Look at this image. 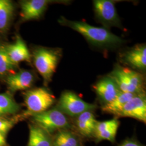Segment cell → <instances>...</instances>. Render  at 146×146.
<instances>
[{
	"mask_svg": "<svg viewBox=\"0 0 146 146\" xmlns=\"http://www.w3.org/2000/svg\"><path fill=\"white\" fill-rule=\"evenodd\" d=\"M115 4V1L111 0L93 1L95 17L106 28L111 27L122 28Z\"/></svg>",
	"mask_w": 146,
	"mask_h": 146,
	"instance_id": "cell-7",
	"label": "cell"
},
{
	"mask_svg": "<svg viewBox=\"0 0 146 146\" xmlns=\"http://www.w3.org/2000/svg\"><path fill=\"white\" fill-rule=\"evenodd\" d=\"M62 26L68 27L83 36L91 44L105 48H115L120 47L124 41L104 27L92 26L81 21H70L63 16L58 20Z\"/></svg>",
	"mask_w": 146,
	"mask_h": 146,
	"instance_id": "cell-1",
	"label": "cell"
},
{
	"mask_svg": "<svg viewBox=\"0 0 146 146\" xmlns=\"http://www.w3.org/2000/svg\"><path fill=\"white\" fill-rule=\"evenodd\" d=\"M136 95L137 94L120 92L115 99L110 103L102 105L101 107L102 111L106 113L116 116L125 104Z\"/></svg>",
	"mask_w": 146,
	"mask_h": 146,
	"instance_id": "cell-18",
	"label": "cell"
},
{
	"mask_svg": "<svg viewBox=\"0 0 146 146\" xmlns=\"http://www.w3.org/2000/svg\"><path fill=\"white\" fill-rule=\"evenodd\" d=\"M35 125L51 134L62 129H69L70 125L67 117L56 108L32 116Z\"/></svg>",
	"mask_w": 146,
	"mask_h": 146,
	"instance_id": "cell-5",
	"label": "cell"
},
{
	"mask_svg": "<svg viewBox=\"0 0 146 146\" xmlns=\"http://www.w3.org/2000/svg\"><path fill=\"white\" fill-rule=\"evenodd\" d=\"M54 2L48 0L22 1L21 3V16L25 21L36 20L41 17L49 4Z\"/></svg>",
	"mask_w": 146,
	"mask_h": 146,
	"instance_id": "cell-11",
	"label": "cell"
},
{
	"mask_svg": "<svg viewBox=\"0 0 146 146\" xmlns=\"http://www.w3.org/2000/svg\"><path fill=\"white\" fill-rule=\"evenodd\" d=\"M120 125L117 118L102 122L98 121L95 128L94 136L96 141L108 140L114 142L115 137Z\"/></svg>",
	"mask_w": 146,
	"mask_h": 146,
	"instance_id": "cell-12",
	"label": "cell"
},
{
	"mask_svg": "<svg viewBox=\"0 0 146 146\" xmlns=\"http://www.w3.org/2000/svg\"><path fill=\"white\" fill-rule=\"evenodd\" d=\"M94 89L103 105L110 103L121 92L109 75L99 80L94 85Z\"/></svg>",
	"mask_w": 146,
	"mask_h": 146,
	"instance_id": "cell-10",
	"label": "cell"
},
{
	"mask_svg": "<svg viewBox=\"0 0 146 146\" xmlns=\"http://www.w3.org/2000/svg\"><path fill=\"white\" fill-rule=\"evenodd\" d=\"M122 62L133 69L145 71L146 68V46L145 44L136 45L124 52L121 56Z\"/></svg>",
	"mask_w": 146,
	"mask_h": 146,
	"instance_id": "cell-9",
	"label": "cell"
},
{
	"mask_svg": "<svg viewBox=\"0 0 146 146\" xmlns=\"http://www.w3.org/2000/svg\"><path fill=\"white\" fill-rule=\"evenodd\" d=\"M0 146H7L5 136L0 133Z\"/></svg>",
	"mask_w": 146,
	"mask_h": 146,
	"instance_id": "cell-24",
	"label": "cell"
},
{
	"mask_svg": "<svg viewBox=\"0 0 146 146\" xmlns=\"http://www.w3.org/2000/svg\"><path fill=\"white\" fill-rule=\"evenodd\" d=\"M97 122L92 111H86L76 117L75 125L81 135L86 137H91L94 136Z\"/></svg>",
	"mask_w": 146,
	"mask_h": 146,
	"instance_id": "cell-15",
	"label": "cell"
},
{
	"mask_svg": "<svg viewBox=\"0 0 146 146\" xmlns=\"http://www.w3.org/2000/svg\"><path fill=\"white\" fill-rule=\"evenodd\" d=\"M52 141V146H82L78 136L69 129L58 131Z\"/></svg>",
	"mask_w": 146,
	"mask_h": 146,
	"instance_id": "cell-17",
	"label": "cell"
},
{
	"mask_svg": "<svg viewBox=\"0 0 146 146\" xmlns=\"http://www.w3.org/2000/svg\"><path fill=\"white\" fill-rule=\"evenodd\" d=\"M27 110L23 116H33L44 112L55 102V97L47 89L38 87L27 91L24 94Z\"/></svg>",
	"mask_w": 146,
	"mask_h": 146,
	"instance_id": "cell-4",
	"label": "cell"
},
{
	"mask_svg": "<svg viewBox=\"0 0 146 146\" xmlns=\"http://www.w3.org/2000/svg\"><path fill=\"white\" fill-rule=\"evenodd\" d=\"M15 123V120H9L0 117V133L5 136Z\"/></svg>",
	"mask_w": 146,
	"mask_h": 146,
	"instance_id": "cell-22",
	"label": "cell"
},
{
	"mask_svg": "<svg viewBox=\"0 0 146 146\" xmlns=\"http://www.w3.org/2000/svg\"><path fill=\"white\" fill-rule=\"evenodd\" d=\"M14 13V5L9 0H0V31L8 28Z\"/></svg>",
	"mask_w": 146,
	"mask_h": 146,
	"instance_id": "cell-19",
	"label": "cell"
},
{
	"mask_svg": "<svg viewBox=\"0 0 146 146\" xmlns=\"http://www.w3.org/2000/svg\"><path fill=\"white\" fill-rule=\"evenodd\" d=\"M11 61L16 65L23 61L31 62V55L26 44L20 36H17L15 42L5 46Z\"/></svg>",
	"mask_w": 146,
	"mask_h": 146,
	"instance_id": "cell-14",
	"label": "cell"
},
{
	"mask_svg": "<svg viewBox=\"0 0 146 146\" xmlns=\"http://www.w3.org/2000/svg\"><path fill=\"white\" fill-rule=\"evenodd\" d=\"M109 76L115 81L121 92L135 94L145 93V79L141 73L117 64Z\"/></svg>",
	"mask_w": 146,
	"mask_h": 146,
	"instance_id": "cell-2",
	"label": "cell"
},
{
	"mask_svg": "<svg viewBox=\"0 0 146 146\" xmlns=\"http://www.w3.org/2000/svg\"><path fill=\"white\" fill-rule=\"evenodd\" d=\"M34 81V75L27 70H21L19 72L13 73L7 78L6 82L11 92L26 90L31 88Z\"/></svg>",
	"mask_w": 146,
	"mask_h": 146,
	"instance_id": "cell-13",
	"label": "cell"
},
{
	"mask_svg": "<svg viewBox=\"0 0 146 146\" xmlns=\"http://www.w3.org/2000/svg\"><path fill=\"white\" fill-rule=\"evenodd\" d=\"M116 116L132 117L146 123V94H137L134 96L125 104Z\"/></svg>",
	"mask_w": 146,
	"mask_h": 146,
	"instance_id": "cell-8",
	"label": "cell"
},
{
	"mask_svg": "<svg viewBox=\"0 0 146 146\" xmlns=\"http://www.w3.org/2000/svg\"><path fill=\"white\" fill-rule=\"evenodd\" d=\"M61 56L62 51L59 49L39 48L33 52L34 65L46 85L51 81Z\"/></svg>",
	"mask_w": 146,
	"mask_h": 146,
	"instance_id": "cell-3",
	"label": "cell"
},
{
	"mask_svg": "<svg viewBox=\"0 0 146 146\" xmlns=\"http://www.w3.org/2000/svg\"><path fill=\"white\" fill-rule=\"evenodd\" d=\"M16 67L8 55L5 46L0 45V76L12 73Z\"/></svg>",
	"mask_w": 146,
	"mask_h": 146,
	"instance_id": "cell-21",
	"label": "cell"
},
{
	"mask_svg": "<svg viewBox=\"0 0 146 146\" xmlns=\"http://www.w3.org/2000/svg\"><path fill=\"white\" fill-rule=\"evenodd\" d=\"M119 146H143L141 145L137 141L132 140V139H127L123 141Z\"/></svg>",
	"mask_w": 146,
	"mask_h": 146,
	"instance_id": "cell-23",
	"label": "cell"
},
{
	"mask_svg": "<svg viewBox=\"0 0 146 146\" xmlns=\"http://www.w3.org/2000/svg\"><path fill=\"white\" fill-rule=\"evenodd\" d=\"M29 136L27 146H52V137L35 125H29Z\"/></svg>",
	"mask_w": 146,
	"mask_h": 146,
	"instance_id": "cell-16",
	"label": "cell"
},
{
	"mask_svg": "<svg viewBox=\"0 0 146 146\" xmlns=\"http://www.w3.org/2000/svg\"><path fill=\"white\" fill-rule=\"evenodd\" d=\"M20 106L9 94H0V116L14 114L19 111Z\"/></svg>",
	"mask_w": 146,
	"mask_h": 146,
	"instance_id": "cell-20",
	"label": "cell"
},
{
	"mask_svg": "<svg viewBox=\"0 0 146 146\" xmlns=\"http://www.w3.org/2000/svg\"><path fill=\"white\" fill-rule=\"evenodd\" d=\"M96 107L95 104L86 102L75 93L67 90L61 94L56 108L64 115L77 117L84 111H93Z\"/></svg>",
	"mask_w": 146,
	"mask_h": 146,
	"instance_id": "cell-6",
	"label": "cell"
}]
</instances>
